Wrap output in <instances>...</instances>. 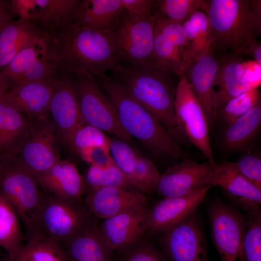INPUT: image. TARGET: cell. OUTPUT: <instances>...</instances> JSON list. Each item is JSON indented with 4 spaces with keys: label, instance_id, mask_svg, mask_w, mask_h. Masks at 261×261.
Returning <instances> with one entry per match:
<instances>
[{
    "label": "cell",
    "instance_id": "6da1fadb",
    "mask_svg": "<svg viewBox=\"0 0 261 261\" xmlns=\"http://www.w3.org/2000/svg\"><path fill=\"white\" fill-rule=\"evenodd\" d=\"M210 50L216 55H248L261 34V0H205Z\"/></svg>",
    "mask_w": 261,
    "mask_h": 261
},
{
    "label": "cell",
    "instance_id": "7a4b0ae2",
    "mask_svg": "<svg viewBox=\"0 0 261 261\" xmlns=\"http://www.w3.org/2000/svg\"><path fill=\"white\" fill-rule=\"evenodd\" d=\"M116 109L125 131L137 139L155 159L175 163L183 156L182 148L157 117L107 74L95 77Z\"/></svg>",
    "mask_w": 261,
    "mask_h": 261
},
{
    "label": "cell",
    "instance_id": "3957f363",
    "mask_svg": "<svg viewBox=\"0 0 261 261\" xmlns=\"http://www.w3.org/2000/svg\"><path fill=\"white\" fill-rule=\"evenodd\" d=\"M50 35L59 73L82 71L96 77L107 74L120 64L110 34L82 27L72 20Z\"/></svg>",
    "mask_w": 261,
    "mask_h": 261
},
{
    "label": "cell",
    "instance_id": "277c9868",
    "mask_svg": "<svg viewBox=\"0 0 261 261\" xmlns=\"http://www.w3.org/2000/svg\"><path fill=\"white\" fill-rule=\"evenodd\" d=\"M110 72L109 76L156 116L176 141L181 139L174 115L177 76L154 67L134 68L121 64Z\"/></svg>",
    "mask_w": 261,
    "mask_h": 261
},
{
    "label": "cell",
    "instance_id": "5b68a950",
    "mask_svg": "<svg viewBox=\"0 0 261 261\" xmlns=\"http://www.w3.org/2000/svg\"><path fill=\"white\" fill-rule=\"evenodd\" d=\"M97 218L83 200L65 199L45 192L26 230L28 240L40 239L64 245Z\"/></svg>",
    "mask_w": 261,
    "mask_h": 261
},
{
    "label": "cell",
    "instance_id": "8992f818",
    "mask_svg": "<svg viewBox=\"0 0 261 261\" xmlns=\"http://www.w3.org/2000/svg\"><path fill=\"white\" fill-rule=\"evenodd\" d=\"M156 14L146 16L125 12L110 34L118 60L130 68L153 67L152 54Z\"/></svg>",
    "mask_w": 261,
    "mask_h": 261
},
{
    "label": "cell",
    "instance_id": "52a82bcc",
    "mask_svg": "<svg viewBox=\"0 0 261 261\" xmlns=\"http://www.w3.org/2000/svg\"><path fill=\"white\" fill-rule=\"evenodd\" d=\"M72 74L84 123L95 127L127 143L132 137L122 127L114 105L95 77L82 71Z\"/></svg>",
    "mask_w": 261,
    "mask_h": 261
},
{
    "label": "cell",
    "instance_id": "ba28073f",
    "mask_svg": "<svg viewBox=\"0 0 261 261\" xmlns=\"http://www.w3.org/2000/svg\"><path fill=\"white\" fill-rule=\"evenodd\" d=\"M44 193L35 177L19 163L14 156L0 160V194L12 205L26 230Z\"/></svg>",
    "mask_w": 261,
    "mask_h": 261
},
{
    "label": "cell",
    "instance_id": "9c48e42d",
    "mask_svg": "<svg viewBox=\"0 0 261 261\" xmlns=\"http://www.w3.org/2000/svg\"><path fill=\"white\" fill-rule=\"evenodd\" d=\"M0 74L14 86L33 81L55 82L59 72L54 61L50 35L45 33L23 48Z\"/></svg>",
    "mask_w": 261,
    "mask_h": 261
},
{
    "label": "cell",
    "instance_id": "30bf717a",
    "mask_svg": "<svg viewBox=\"0 0 261 261\" xmlns=\"http://www.w3.org/2000/svg\"><path fill=\"white\" fill-rule=\"evenodd\" d=\"M174 115L178 132L198 148L207 160L214 159L206 116L185 77L179 78L175 100Z\"/></svg>",
    "mask_w": 261,
    "mask_h": 261
},
{
    "label": "cell",
    "instance_id": "8fae6325",
    "mask_svg": "<svg viewBox=\"0 0 261 261\" xmlns=\"http://www.w3.org/2000/svg\"><path fill=\"white\" fill-rule=\"evenodd\" d=\"M58 142L49 115L33 120L15 158L34 176L46 171L60 160Z\"/></svg>",
    "mask_w": 261,
    "mask_h": 261
},
{
    "label": "cell",
    "instance_id": "7c38bea8",
    "mask_svg": "<svg viewBox=\"0 0 261 261\" xmlns=\"http://www.w3.org/2000/svg\"><path fill=\"white\" fill-rule=\"evenodd\" d=\"M213 240L221 261H245L243 242L246 221L232 207L220 201L209 207Z\"/></svg>",
    "mask_w": 261,
    "mask_h": 261
},
{
    "label": "cell",
    "instance_id": "4fadbf2b",
    "mask_svg": "<svg viewBox=\"0 0 261 261\" xmlns=\"http://www.w3.org/2000/svg\"><path fill=\"white\" fill-rule=\"evenodd\" d=\"M59 74L54 86L49 115L58 142L69 148L75 132L84 123L72 74Z\"/></svg>",
    "mask_w": 261,
    "mask_h": 261
},
{
    "label": "cell",
    "instance_id": "5bb4252c",
    "mask_svg": "<svg viewBox=\"0 0 261 261\" xmlns=\"http://www.w3.org/2000/svg\"><path fill=\"white\" fill-rule=\"evenodd\" d=\"M183 159L168 166L160 175L155 191L165 197H176L211 186L216 164Z\"/></svg>",
    "mask_w": 261,
    "mask_h": 261
},
{
    "label": "cell",
    "instance_id": "9a60e30c",
    "mask_svg": "<svg viewBox=\"0 0 261 261\" xmlns=\"http://www.w3.org/2000/svg\"><path fill=\"white\" fill-rule=\"evenodd\" d=\"M150 207L147 203L104 219L98 228L103 240L114 252L128 250L146 234Z\"/></svg>",
    "mask_w": 261,
    "mask_h": 261
},
{
    "label": "cell",
    "instance_id": "2e32d148",
    "mask_svg": "<svg viewBox=\"0 0 261 261\" xmlns=\"http://www.w3.org/2000/svg\"><path fill=\"white\" fill-rule=\"evenodd\" d=\"M161 234L160 245L170 261H209L201 226L194 214Z\"/></svg>",
    "mask_w": 261,
    "mask_h": 261
},
{
    "label": "cell",
    "instance_id": "e0dca14e",
    "mask_svg": "<svg viewBox=\"0 0 261 261\" xmlns=\"http://www.w3.org/2000/svg\"><path fill=\"white\" fill-rule=\"evenodd\" d=\"M211 187L182 196L165 197L158 202L149 209L145 235L161 234L193 214Z\"/></svg>",
    "mask_w": 261,
    "mask_h": 261
},
{
    "label": "cell",
    "instance_id": "ac0fdd59",
    "mask_svg": "<svg viewBox=\"0 0 261 261\" xmlns=\"http://www.w3.org/2000/svg\"><path fill=\"white\" fill-rule=\"evenodd\" d=\"M216 56L218 69L213 86L214 117L216 113L230 100L253 89L245 79L246 61L240 56Z\"/></svg>",
    "mask_w": 261,
    "mask_h": 261
},
{
    "label": "cell",
    "instance_id": "d6986e66",
    "mask_svg": "<svg viewBox=\"0 0 261 261\" xmlns=\"http://www.w3.org/2000/svg\"><path fill=\"white\" fill-rule=\"evenodd\" d=\"M218 69L217 57L210 51L199 58H189L183 74L203 109L209 130L214 125L213 86Z\"/></svg>",
    "mask_w": 261,
    "mask_h": 261
},
{
    "label": "cell",
    "instance_id": "ffe728a7",
    "mask_svg": "<svg viewBox=\"0 0 261 261\" xmlns=\"http://www.w3.org/2000/svg\"><path fill=\"white\" fill-rule=\"evenodd\" d=\"M84 202L97 218H107L147 203L144 193L118 187H106L85 192Z\"/></svg>",
    "mask_w": 261,
    "mask_h": 261
},
{
    "label": "cell",
    "instance_id": "44dd1931",
    "mask_svg": "<svg viewBox=\"0 0 261 261\" xmlns=\"http://www.w3.org/2000/svg\"><path fill=\"white\" fill-rule=\"evenodd\" d=\"M56 81L21 84L12 87L0 98L29 119H42L49 115V106Z\"/></svg>",
    "mask_w": 261,
    "mask_h": 261
},
{
    "label": "cell",
    "instance_id": "7402d4cb",
    "mask_svg": "<svg viewBox=\"0 0 261 261\" xmlns=\"http://www.w3.org/2000/svg\"><path fill=\"white\" fill-rule=\"evenodd\" d=\"M211 185L221 188L240 206L248 211L259 209L261 189L241 173L235 162L216 163Z\"/></svg>",
    "mask_w": 261,
    "mask_h": 261
},
{
    "label": "cell",
    "instance_id": "603a6c76",
    "mask_svg": "<svg viewBox=\"0 0 261 261\" xmlns=\"http://www.w3.org/2000/svg\"><path fill=\"white\" fill-rule=\"evenodd\" d=\"M34 177L46 193L65 199L83 200L86 192L84 177L69 160H60L48 170Z\"/></svg>",
    "mask_w": 261,
    "mask_h": 261
},
{
    "label": "cell",
    "instance_id": "cb8c5ba5",
    "mask_svg": "<svg viewBox=\"0 0 261 261\" xmlns=\"http://www.w3.org/2000/svg\"><path fill=\"white\" fill-rule=\"evenodd\" d=\"M125 12L121 0H80L73 21L82 27L110 35Z\"/></svg>",
    "mask_w": 261,
    "mask_h": 261
},
{
    "label": "cell",
    "instance_id": "d4e9b609",
    "mask_svg": "<svg viewBox=\"0 0 261 261\" xmlns=\"http://www.w3.org/2000/svg\"><path fill=\"white\" fill-rule=\"evenodd\" d=\"M33 121L0 98V160L18 153Z\"/></svg>",
    "mask_w": 261,
    "mask_h": 261
},
{
    "label": "cell",
    "instance_id": "484cf974",
    "mask_svg": "<svg viewBox=\"0 0 261 261\" xmlns=\"http://www.w3.org/2000/svg\"><path fill=\"white\" fill-rule=\"evenodd\" d=\"M97 219L63 245L70 261H114V252L100 233Z\"/></svg>",
    "mask_w": 261,
    "mask_h": 261
},
{
    "label": "cell",
    "instance_id": "4316f807",
    "mask_svg": "<svg viewBox=\"0 0 261 261\" xmlns=\"http://www.w3.org/2000/svg\"><path fill=\"white\" fill-rule=\"evenodd\" d=\"M46 32L34 23L21 18L14 19L0 31V70L23 48Z\"/></svg>",
    "mask_w": 261,
    "mask_h": 261
},
{
    "label": "cell",
    "instance_id": "83f0119b",
    "mask_svg": "<svg viewBox=\"0 0 261 261\" xmlns=\"http://www.w3.org/2000/svg\"><path fill=\"white\" fill-rule=\"evenodd\" d=\"M261 125V102L243 116L223 128L221 142L228 152L245 151L255 139Z\"/></svg>",
    "mask_w": 261,
    "mask_h": 261
},
{
    "label": "cell",
    "instance_id": "f1b7e54d",
    "mask_svg": "<svg viewBox=\"0 0 261 261\" xmlns=\"http://www.w3.org/2000/svg\"><path fill=\"white\" fill-rule=\"evenodd\" d=\"M188 59L187 54L175 41L154 27L153 67L180 77Z\"/></svg>",
    "mask_w": 261,
    "mask_h": 261
},
{
    "label": "cell",
    "instance_id": "f546056e",
    "mask_svg": "<svg viewBox=\"0 0 261 261\" xmlns=\"http://www.w3.org/2000/svg\"><path fill=\"white\" fill-rule=\"evenodd\" d=\"M39 7L35 23L44 32L53 34L73 20L80 0H36Z\"/></svg>",
    "mask_w": 261,
    "mask_h": 261
},
{
    "label": "cell",
    "instance_id": "4dcf8cb0",
    "mask_svg": "<svg viewBox=\"0 0 261 261\" xmlns=\"http://www.w3.org/2000/svg\"><path fill=\"white\" fill-rule=\"evenodd\" d=\"M20 218L12 205L0 194V247L14 261L24 246Z\"/></svg>",
    "mask_w": 261,
    "mask_h": 261
},
{
    "label": "cell",
    "instance_id": "1f68e13d",
    "mask_svg": "<svg viewBox=\"0 0 261 261\" xmlns=\"http://www.w3.org/2000/svg\"><path fill=\"white\" fill-rule=\"evenodd\" d=\"M189 42V58H196L210 50V24L202 11L192 14L182 23Z\"/></svg>",
    "mask_w": 261,
    "mask_h": 261
},
{
    "label": "cell",
    "instance_id": "d6a6232c",
    "mask_svg": "<svg viewBox=\"0 0 261 261\" xmlns=\"http://www.w3.org/2000/svg\"><path fill=\"white\" fill-rule=\"evenodd\" d=\"M84 179L86 192L106 187H118L141 191L137 185L115 164L105 168L90 165Z\"/></svg>",
    "mask_w": 261,
    "mask_h": 261
},
{
    "label": "cell",
    "instance_id": "836d02e7",
    "mask_svg": "<svg viewBox=\"0 0 261 261\" xmlns=\"http://www.w3.org/2000/svg\"><path fill=\"white\" fill-rule=\"evenodd\" d=\"M14 261H70L64 245L43 239H31L23 246Z\"/></svg>",
    "mask_w": 261,
    "mask_h": 261
},
{
    "label": "cell",
    "instance_id": "e575fe53",
    "mask_svg": "<svg viewBox=\"0 0 261 261\" xmlns=\"http://www.w3.org/2000/svg\"><path fill=\"white\" fill-rule=\"evenodd\" d=\"M261 102L259 88L252 89L230 100L215 114L214 124L225 128L243 116Z\"/></svg>",
    "mask_w": 261,
    "mask_h": 261
},
{
    "label": "cell",
    "instance_id": "d590c367",
    "mask_svg": "<svg viewBox=\"0 0 261 261\" xmlns=\"http://www.w3.org/2000/svg\"><path fill=\"white\" fill-rule=\"evenodd\" d=\"M205 0H154L153 12L182 24L192 14L203 11Z\"/></svg>",
    "mask_w": 261,
    "mask_h": 261
},
{
    "label": "cell",
    "instance_id": "8d00e7d4",
    "mask_svg": "<svg viewBox=\"0 0 261 261\" xmlns=\"http://www.w3.org/2000/svg\"><path fill=\"white\" fill-rule=\"evenodd\" d=\"M243 247L245 261H261V216L259 209L248 211Z\"/></svg>",
    "mask_w": 261,
    "mask_h": 261
},
{
    "label": "cell",
    "instance_id": "74e56055",
    "mask_svg": "<svg viewBox=\"0 0 261 261\" xmlns=\"http://www.w3.org/2000/svg\"><path fill=\"white\" fill-rule=\"evenodd\" d=\"M110 138L101 130L85 123L81 125L73 135L69 148L78 154L96 146L109 147Z\"/></svg>",
    "mask_w": 261,
    "mask_h": 261
},
{
    "label": "cell",
    "instance_id": "f35d334b",
    "mask_svg": "<svg viewBox=\"0 0 261 261\" xmlns=\"http://www.w3.org/2000/svg\"><path fill=\"white\" fill-rule=\"evenodd\" d=\"M109 151L114 164L133 182L138 154L128 143L117 138H110Z\"/></svg>",
    "mask_w": 261,
    "mask_h": 261
},
{
    "label": "cell",
    "instance_id": "ab89813d",
    "mask_svg": "<svg viewBox=\"0 0 261 261\" xmlns=\"http://www.w3.org/2000/svg\"><path fill=\"white\" fill-rule=\"evenodd\" d=\"M160 174L154 162L138 154L132 180L144 193L155 191Z\"/></svg>",
    "mask_w": 261,
    "mask_h": 261
},
{
    "label": "cell",
    "instance_id": "60d3db41",
    "mask_svg": "<svg viewBox=\"0 0 261 261\" xmlns=\"http://www.w3.org/2000/svg\"><path fill=\"white\" fill-rule=\"evenodd\" d=\"M121 253L119 261H170L158 248L143 240Z\"/></svg>",
    "mask_w": 261,
    "mask_h": 261
},
{
    "label": "cell",
    "instance_id": "b9f144b4",
    "mask_svg": "<svg viewBox=\"0 0 261 261\" xmlns=\"http://www.w3.org/2000/svg\"><path fill=\"white\" fill-rule=\"evenodd\" d=\"M241 173L252 183L261 189V158L259 154L247 153L242 155L235 162Z\"/></svg>",
    "mask_w": 261,
    "mask_h": 261
},
{
    "label": "cell",
    "instance_id": "7bdbcfd3",
    "mask_svg": "<svg viewBox=\"0 0 261 261\" xmlns=\"http://www.w3.org/2000/svg\"><path fill=\"white\" fill-rule=\"evenodd\" d=\"M78 155L90 165L97 167L105 168L114 164L109 147L96 146L83 150Z\"/></svg>",
    "mask_w": 261,
    "mask_h": 261
},
{
    "label": "cell",
    "instance_id": "ee69618b",
    "mask_svg": "<svg viewBox=\"0 0 261 261\" xmlns=\"http://www.w3.org/2000/svg\"><path fill=\"white\" fill-rule=\"evenodd\" d=\"M11 2L14 11L18 18L36 23L39 13L36 0H11Z\"/></svg>",
    "mask_w": 261,
    "mask_h": 261
},
{
    "label": "cell",
    "instance_id": "f6af8a7d",
    "mask_svg": "<svg viewBox=\"0 0 261 261\" xmlns=\"http://www.w3.org/2000/svg\"><path fill=\"white\" fill-rule=\"evenodd\" d=\"M125 12L129 14L146 16L153 14L154 0H121Z\"/></svg>",
    "mask_w": 261,
    "mask_h": 261
},
{
    "label": "cell",
    "instance_id": "bcb514c9",
    "mask_svg": "<svg viewBox=\"0 0 261 261\" xmlns=\"http://www.w3.org/2000/svg\"><path fill=\"white\" fill-rule=\"evenodd\" d=\"M16 16L11 0H0V31Z\"/></svg>",
    "mask_w": 261,
    "mask_h": 261
},
{
    "label": "cell",
    "instance_id": "7dc6e473",
    "mask_svg": "<svg viewBox=\"0 0 261 261\" xmlns=\"http://www.w3.org/2000/svg\"><path fill=\"white\" fill-rule=\"evenodd\" d=\"M248 55L253 58L255 62L261 65V43L258 41L250 49Z\"/></svg>",
    "mask_w": 261,
    "mask_h": 261
},
{
    "label": "cell",
    "instance_id": "c3c4849f",
    "mask_svg": "<svg viewBox=\"0 0 261 261\" xmlns=\"http://www.w3.org/2000/svg\"><path fill=\"white\" fill-rule=\"evenodd\" d=\"M12 87L11 84L0 74V97Z\"/></svg>",
    "mask_w": 261,
    "mask_h": 261
}]
</instances>
